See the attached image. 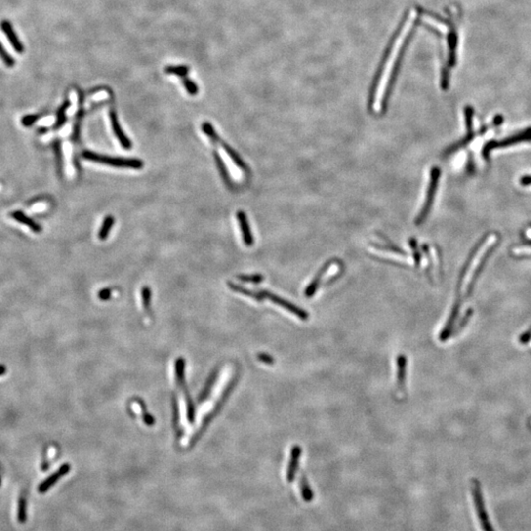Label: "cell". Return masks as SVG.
Returning <instances> with one entry per match:
<instances>
[{"label": "cell", "mask_w": 531, "mask_h": 531, "mask_svg": "<svg viewBox=\"0 0 531 531\" xmlns=\"http://www.w3.org/2000/svg\"><path fill=\"white\" fill-rule=\"evenodd\" d=\"M142 298H143V303H144L145 308L148 309L150 307V301H151V289L149 287L147 286L143 287Z\"/></svg>", "instance_id": "4316f807"}, {"label": "cell", "mask_w": 531, "mask_h": 531, "mask_svg": "<svg viewBox=\"0 0 531 531\" xmlns=\"http://www.w3.org/2000/svg\"><path fill=\"white\" fill-rule=\"evenodd\" d=\"M258 359H259L262 363H265V364H268V365H272V364H274V362H275V359H274L273 356H271V355L268 354V353H263V352H261V353L258 354Z\"/></svg>", "instance_id": "f1b7e54d"}, {"label": "cell", "mask_w": 531, "mask_h": 531, "mask_svg": "<svg viewBox=\"0 0 531 531\" xmlns=\"http://www.w3.org/2000/svg\"><path fill=\"white\" fill-rule=\"evenodd\" d=\"M12 216H13L17 221H19V222H21V223H23V224L29 226L33 231H35V232H41V225L38 224L36 221H34V220H33L32 218H30L29 216H27L24 212L17 211V212H14L12 213Z\"/></svg>", "instance_id": "9a60e30c"}, {"label": "cell", "mask_w": 531, "mask_h": 531, "mask_svg": "<svg viewBox=\"0 0 531 531\" xmlns=\"http://www.w3.org/2000/svg\"><path fill=\"white\" fill-rule=\"evenodd\" d=\"M261 293H262L264 298H267V299L271 300L272 302H274L275 304L285 308L286 310L289 311L290 313H292L297 318L303 320V321H306V320L309 319V314L305 310L299 308L298 306L292 304L291 302H289V301H287V300H286V299H284V298H282V297H280V296H278V295H276L274 293H271L268 290H261Z\"/></svg>", "instance_id": "8992f818"}, {"label": "cell", "mask_w": 531, "mask_h": 531, "mask_svg": "<svg viewBox=\"0 0 531 531\" xmlns=\"http://www.w3.org/2000/svg\"><path fill=\"white\" fill-rule=\"evenodd\" d=\"M0 59L3 61V63L7 67H14L15 65V59L8 53V51L3 47V45L0 42Z\"/></svg>", "instance_id": "44dd1931"}, {"label": "cell", "mask_w": 531, "mask_h": 531, "mask_svg": "<svg viewBox=\"0 0 531 531\" xmlns=\"http://www.w3.org/2000/svg\"><path fill=\"white\" fill-rule=\"evenodd\" d=\"M221 146L223 147V149L225 150V152L227 153V155L230 157V159L235 163V164H236L237 166H239V167L242 168V169H247V167H246L245 163H243V161L240 159V157H239V156H238V155H237V154H236V153H235L229 146H227V145L224 144V143H221Z\"/></svg>", "instance_id": "d6986e66"}, {"label": "cell", "mask_w": 531, "mask_h": 531, "mask_svg": "<svg viewBox=\"0 0 531 531\" xmlns=\"http://www.w3.org/2000/svg\"><path fill=\"white\" fill-rule=\"evenodd\" d=\"M39 116L38 115H28V116H25L22 120L23 124L26 125V126H30L32 125L34 122H36L38 120Z\"/></svg>", "instance_id": "f546056e"}, {"label": "cell", "mask_w": 531, "mask_h": 531, "mask_svg": "<svg viewBox=\"0 0 531 531\" xmlns=\"http://www.w3.org/2000/svg\"><path fill=\"white\" fill-rule=\"evenodd\" d=\"M471 494L472 499L474 503V507L476 510V514L481 526V529L483 531H495L493 529V526L489 520V516L487 514V510L485 507L484 498L481 492V487L478 482V480L473 479L471 483Z\"/></svg>", "instance_id": "3957f363"}, {"label": "cell", "mask_w": 531, "mask_h": 531, "mask_svg": "<svg viewBox=\"0 0 531 531\" xmlns=\"http://www.w3.org/2000/svg\"><path fill=\"white\" fill-rule=\"evenodd\" d=\"M213 158H214V161L216 163V165H217V168H218V171L222 177V179L224 180V182L227 184V185H230V179H229V175H228V172H227V169L225 167V164L224 163L222 162L221 158L219 157V155L217 153H213Z\"/></svg>", "instance_id": "e0dca14e"}, {"label": "cell", "mask_w": 531, "mask_h": 531, "mask_svg": "<svg viewBox=\"0 0 531 531\" xmlns=\"http://www.w3.org/2000/svg\"><path fill=\"white\" fill-rule=\"evenodd\" d=\"M70 470V465L68 463L63 464L59 469H57L53 474H51L49 477H47L43 482H41L39 486V492L40 493H45L48 489H50L61 477L66 475Z\"/></svg>", "instance_id": "9c48e42d"}, {"label": "cell", "mask_w": 531, "mask_h": 531, "mask_svg": "<svg viewBox=\"0 0 531 531\" xmlns=\"http://www.w3.org/2000/svg\"><path fill=\"white\" fill-rule=\"evenodd\" d=\"M300 455H301V448L298 445L293 446L290 451V458H289L288 466L286 469V480L289 483L293 482L295 479L298 466H299Z\"/></svg>", "instance_id": "52a82bcc"}, {"label": "cell", "mask_w": 531, "mask_h": 531, "mask_svg": "<svg viewBox=\"0 0 531 531\" xmlns=\"http://www.w3.org/2000/svg\"><path fill=\"white\" fill-rule=\"evenodd\" d=\"M331 264H332V261H329V262L326 263L322 267V269L317 273V275L315 276L313 281L306 287V289H305V296L306 297H312L316 293V291H317V289H318V287L321 285V281L323 279V276L326 274V272H327L329 270V267L331 266Z\"/></svg>", "instance_id": "7c38bea8"}, {"label": "cell", "mask_w": 531, "mask_h": 531, "mask_svg": "<svg viewBox=\"0 0 531 531\" xmlns=\"http://www.w3.org/2000/svg\"><path fill=\"white\" fill-rule=\"evenodd\" d=\"M214 379H215V374H212V376L210 377V380H209V382L207 383V385H206L204 391L202 392V394H201V396H200V398H199V401H203V400H205V399L207 398V396H208V394H209V391H210V389H211V387H212V383L214 382Z\"/></svg>", "instance_id": "83f0119b"}, {"label": "cell", "mask_w": 531, "mask_h": 531, "mask_svg": "<svg viewBox=\"0 0 531 531\" xmlns=\"http://www.w3.org/2000/svg\"><path fill=\"white\" fill-rule=\"evenodd\" d=\"M238 279H239L241 282H244V283H252V284H260L261 282L264 281V277L261 276V275H251V276L241 275V276L238 277Z\"/></svg>", "instance_id": "cb8c5ba5"}, {"label": "cell", "mask_w": 531, "mask_h": 531, "mask_svg": "<svg viewBox=\"0 0 531 531\" xmlns=\"http://www.w3.org/2000/svg\"><path fill=\"white\" fill-rule=\"evenodd\" d=\"M299 488H300V493H301V496H302V499L309 503L311 501H313L314 499V493H313V490L307 480V477L304 475V474H301L300 476V479H299Z\"/></svg>", "instance_id": "5bb4252c"}, {"label": "cell", "mask_w": 531, "mask_h": 531, "mask_svg": "<svg viewBox=\"0 0 531 531\" xmlns=\"http://www.w3.org/2000/svg\"><path fill=\"white\" fill-rule=\"evenodd\" d=\"M83 158L92 161L95 163H106L108 165L114 166V167H123V168H133V169H141L144 166V163L137 159H122V158H112L99 155L90 151L83 152Z\"/></svg>", "instance_id": "6da1fadb"}, {"label": "cell", "mask_w": 531, "mask_h": 531, "mask_svg": "<svg viewBox=\"0 0 531 531\" xmlns=\"http://www.w3.org/2000/svg\"><path fill=\"white\" fill-rule=\"evenodd\" d=\"M397 384L400 391H405V385L407 382V368H408V358L404 354H400L397 357Z\"/></svg>", "instance_id": "8fae6325"}, {"label": "cell", "mask_w": 531, "mask_h": 531, "mask_svg": "<svg viewBox=\"0 0 531 531\" xmlns=\"http://www.w3.org/2000/svg\"><path fill=\"white\" fill-rule=\"evenodd\" d=\"M228 286H229L231 289H233L235 292H239V293H241V294H244V295H246V296H249V297L253 298V299L256 300V301L261 302V301L264 300V297H263V295H262L261 292L257 293V292L251 291V290H249V289L244 288L243 286H237V285L232 284V283H228Z\"/></svg>", "instance_id": "2e32d148"}, {"label": "cell", "mask_w": 531, "mask_h": 531, "mask_svg": "<svg viewBox=\"0 0 531 531\" xmlns=\"http://www.w3.org/2000/svg\"><path fill=\"white\" fill-rule=\"evenodd\" d=\"M110 121H111V126H112V130L116 136V138L118 139L119 143L121 144V146L125 149H130L132 147V143L131 141L125 136L122 128L120 127L119 125V122H118V119H117V115H116V112L114 111V109H111L110 110Z\"/></svg>", "instance_id": "30bf717a"}, {"label": "cell", "mask_w": 531, "mask_h": 531, "mask_svg": "<svg viewBox=\"0 0 531 531\" xmlns=\"http://www.w3.org/2000/svg\"><path fill=\"white\" fill-rule=\"evenodd\" d=\"M202 129H203V131L205 132V134L208 135V136L212 139V141H217V140H218V137H217L215 131L213 130V128H212V124H211V123H209V122H205V123H203V125H202Z\"/></svg>", "instance_id": "484cf974"}, {"label": "cell", "mask_w": 531, "mask_h": 531, "mask_svg": "<svg viewBox=\"0 0 531 531\" xmlns=\"http://www.w3.org/2000/svg\"><path fill=\"white\" fill-rule=\"evenodd\" d=\"M520 239V243L511 248V255L515 258H531V223L522 230Z\"/></svg>", "instance_id": "5b68a950"}, {"label": "cell", "mask_w": 531, "mask_h": 531, "mask_svg": "<svg viewBox=\"0 0 531 531\" xmlns=\"http://www.w3.org/2000/svg\"><path fill=\"white\" fill-rule=\"evenodd\" d=\"M182 83H183V85H184L186 91H187L191 96H195V95H197V93H198L199 90H198V87H197V85L195 84V82L191 81V80L188 79L187 77H183V78H182Z\"/></svg>", "instance_id": "603a6c76"}, {"label": "cell", "mask_w": 531, "mask_h": 531, "mask_svg": "<svg viewBox=\"0 0 531 531\" xmlns=\"http://www.w3.org/2000/svg\"><path fill=\"white\" fill-rule=\"evenodd\" d=\"M237 219H238L239 225L241 227V231H242L243 240H244L245 245L251 246L253 244L254 240H253V236H252V233H251V230H250V225H249V222H248V219H247V216H246L245 212H242V211H238L237 212Z\"/></svg>", "instance_id": "4fadbf2b"}, {"label": "cell", "mask_w": 531, "mask_h": 531, "mask_svg": "<svg viewBox=\"0 0 531 531\" xmlns=\"http://www.w3.org/2000/svg\"><path fill=\"white\" fill-rule=\"evenodd\" d=\"M113 223H114V218L111 215L106 216L105 220H104V223L102 225V228H101V230L99 232V238L101 240H106V238H107Z\"/></svg>", "instance_id": "ac0fdd59"}, {"label": "cell", "mask_w": 531, "mask_h": 531, "mask_svg": "<svg viewBox=\"0 0 531 531\" xmlns=\"http://www.w3.org/2000/svg\"><path fill=\"white\" fill-rule=\"evenodd\" d=\"M110 294H111V290L109 288H105V289L101 290V292L99 293V297L102 300H107V299H109Z\"/></svg>", "instance_id": "4dcf8cb0"}, {"label": "cell", "mask_w": 531, "mask_h": 531, "mask_svg": "<svg viewBox=\"0 0 531 531\" xmlns=\"http://www.w3.org/2000/svg\"><path fill=\"white\" fill-rule=\"evenodd\" d=\"M18 521L21 524L26 522V501L24 498L19 500V509H18Z\"/></svg>", "instance_id": "d4e9b609"}, {"label": "cell", "mask_w": 531, "mask_h": 531, "mask_svg": "<svg viewBox=\"0 0 531 531\" xmlns=\"http://www.w3.org/2000/svg\"><path fill=\"white\" fill-rule=\"evenodd\" d=\"M70 106V102L68 100H66L64 102V104L62 106H60L59 110H58V113H57V122L55 124L56 127H59L61 126L65 120H66V116H65V112L67 110V108Z\"/></svg>", "instance_id": "7402d4cb"}, {"label": "cell", "mask_w": 531, "mask_h": 531, "mask_svg": "<svg viewBox=\"0 0 531 531\" xmlns=\"http://www.w3.org/2000/svg\"><path fill=\"white\" fill-rule=\"evenodd\" d=\"M5 373V367L4 366H0V375L4 374Z\"/></svg>", "instance_id": "1f68e13d"}, {"label": "cell", "mask_w": 531, "mask_h": 531, "mask_svg": "<svg viewBox=\"0 0 531 531\" xmlns=\"http://www.w3.org/2000/svg\"><path fill=\"white\" fill-rule=\"evenodd\" d=\"M530 141H531V128L525 129L501 141H490L484 149L483 160L485 163H487L490 160L492 152L495 150L502 149V148L505 149V148H508V147H511V146H514L523 142H530Z\"/></svg>", "instance_id": "7a4b0ae2"}, {"label": "cell", "mask_w": 531, "mask_h": 531, "mask_svg": "<svg viewBox=\"0 0 531 531\" xmlns=\"http://www.w3.org/2000/svg\"><path fill=\"white\" fill-rule=\"evenodd\" d=\"M165 73L166 74H173V75H177L179 77H186L189 73V68L187 66H184V65H179V66H167L165 68Z\"/></svg>", "instance_id": "ffe728a7"}, {"label": "cell", "mask_w": 531, "mask_h": 531, "mask_svg": "<svg viewBox=\"0 0 531 531\" xmlns=\"http://www.w3.org/2000/svg\"><path fill=\"white\" fill-rule=\"evenodd\" d=\"M440 176H441V170L439 167H433L432 170H431V176H430V183H429V186H428V191H427V194H426V200L424 202V206L423 208L421 209V211L419 212L418 216L416 217V220H415V223L416 224H422L425 221V219L427 218L429 212L431 210V207H432V204L434 202V196L437 192V188H438V184H439V180H440Z\"/></svg>", "instance_id": "277c9868"}, {"label": "cell", "mask_w": 531, "mask_h": 531, "mask_svg": "<svg viewBox=\"0 0 531 531\" xmlns=\"http://www.w3.org/2000/svg\"><path fill=\"white\" fill-rule=\"evenodd\" d=\"M0 28L1 30L3 31V33L6 35L9 42L12 44L13 48L18 52V53H22L24 51V45L23 43L21 42V41L19 40V38L17 37L12 25L10 24L9 21H6V20H3L1 21L0 23Z\"/></svg>", "instance_id": "ba28073f"}]
</instances>
